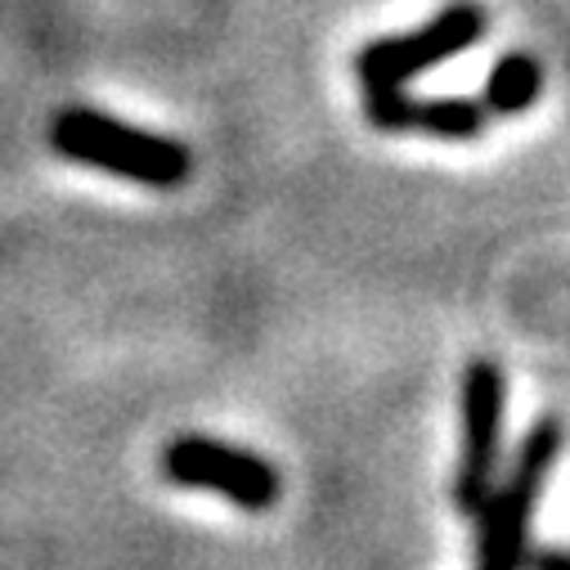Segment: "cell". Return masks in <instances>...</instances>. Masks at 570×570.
<instances>
[{"label": "cell", "instance_id": "cell-6", "mask_svg": "<svg viewBox=\"0 0 570 570\" xmlns=\"http://www.w3.org/2000/svg\"><path fill=\"white\" fill-rule=\"evenodd\" d=\"M364 112L377 130H409V135H432V139H476L490 121L481 99H413L400 86L368 90Z\"/></svg>", "mask_w": 570, "mask_h": 570}, {"label": "cell", "instance_id": "cell-7", "mask_svg": "<svg viewBox=\"0 0 570 570\" xmlns=\"http://www.w3.org/2000/svg\"><path fill=\"white\" fill-rule=\"evenodd\" d=\"M543 90V68L534 55H508L494 63L490 81H485V95H481V108L490 117H512V112H525Z\"/></svg>", "mask_w": 570, "mask_h": 570}, {"label": "cell", "instance_id": "cell-1", "mask_svg": "<svg viewBox=\"0 0 570 570\" xmlns=\"http://www.w3.org/2000/svg\"><path fill=\"white\" fill-rule=\"evenodd\" d=\"M50 145L59 158L135 180V185H149V189H176L189 180V149L180 139L154 135V130H139L126 126L108 112L95 108H63L50 121Z\"/></svg>", "mask_w": 570, "mask_h": 570}, {"label": "cell", "instance_id": "cell-3", "mask_svg": "<svg viewBox=\"0 0 570 570\" xmlns=\"http://www.w3.org/2000/svg\"><path fill=\"white\" fill-rule=\"evenodd\" d=\"M485 10L476 0H454L445 6L432 23H422L417 32H400V37H377L355 55V77L364 81V90L377 86H404L417 72L436 68L463 50H472L485 32Z\"/></svg>", "mask_w": 570, "mask_h": 570}, {"label": "cell", "instance_id": "cell-2", "mask_svg": "<svg viewBox=\"0 0 570 570\" xmlns=\"http://www.w3.org/2000/svg\"><path fill=\"white\" fill-rule=\"evenodd\" d=\"M566 445V426L539 417L512 454L508 476L485 494L476 517V570H521L530 561V521L543 494V481Z\"/></svg>", "mask_w": 570, "mask_h": 570}, {"label": "cell", "instance_id": "cell-5", "mask_svg": "<svg viewBox=\"0 0 570 570\" xmlns=\"http://www.w3.org/2000/svg\"><path fill=\"white\" fill-rule=\"evenodd\" d=\"M163 476L185 490L220 494L243 512H265L278 499V472L265 459L238 445H225L216 436H194V432L176 436L163 450Z\"/></svg>", "mask_w": 570, "mask_h": 570}, {"label": "cell", "instance_id": "cell-4", "mask_svg": "<svg viewBox=\"0 0 570 570\" xmlns=\"http://www.w3.org/2000/svg\"><path fill=\"white\" fill-rule=\"evenodd\" d=\"M503 413H508V377L499 360H472L463 373V450L454 468V508L476 512L494 490L499 445H503Z\"/></svg>", "mask_w": 570, "mask_h": 570}, {"label": "cell", "instance_id": "cell-8", "mask_svg": "<svg viewBox=\"0 0 570 570\" xmlns=\"http://www.w3.org/2000/svg\"><path fill=\"white\" fill-rule=\"evenodd\" d=\"M525 566L530 570H570V552L566 548H539V552H530Z\"/></svg>", "mask_w": 570, "mask_h": 570}]
</instances>
